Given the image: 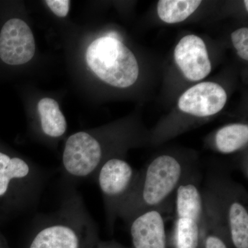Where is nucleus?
I'll use <instances>...</instances> for the list:
<instances>
[{
	"instance_id": "obj_11",
	"label": "nucleus",
	"mask_w": 248,
	"mask_h": 248,
	"mask_svg": "<svg viewBox=\"0 0 248 248\" xmlns=\"http://www.w3.org/2000/svg\"><path fill=\"white\" fill-rule=\"evenodd\" d=\"M227 94L220 85L202 82L186 91L179 98L178 106L186 113L198 117L218 113L227 102Z\"/></svg>"
},
{
	"instance_id": "obj_18",
	"label": "nucleus",
	"mask_w": 248,
	"mask_h": 248,
	"mask_svg": "<svg viewBox=\"0 0 248 248\" xmlns=\"http://www.w3.org/2000/svg\"><path fill=\"white\" fill-rule=\"evenodd\" d=\"M70 1L67 0H47L46 3L50 10L60 17H66L69 11Z\"/></svg>"
},
{
	"instance_id": "obj_19",
	"label": "nucleus",
	"mask_w": 248,
	"mask_h": 248,
	"mask_svg": "<svg viewBox=\"0 0 248 248\" xmlns=\"http://www.w3.org/2000/svg\"><path fill=\"white\" fill-rule=\"evenodd\" d=\"M94 248H125L122 247V246H120L119 244H113V243H110V244H97Z\"/></svg>"
},
{
	"instance_id": "obj_2",
	"label": "nucleus",
	"mask_w": 248,
	"mask_h": 248,
	"mask_svg": "<svg viewBox=\"0 0 248 248\" xmlns=\"http://www.w3.org/2000/svg\"><path fill=\"white\" fill-rule=\"evenodd\" d=\"M38 226L29 248H94L97 245V226L77 194L66 197L60 208Z\"/></svg>"
},
{
	"instance_id": "obj_4",
	"label": "nucleus",
	"mask_w": 248,
	"mask_h": 248,
	"mask_svg": "<svg viewBox=\"0 0 248 248\" xmlns=\"http://www.w3.org/2000/svg\"><path fill=\"white\" fill-rule=\"evenodd\" d=\"M43 184L40 169L24 158L0 151V208L25 211L38 200Z\"/></svg>"
},
{
	"instance_id": "obj_9",
	"label": "nucleus",
	"mask_w": 248,
	"mask_h": 248,
	"mask_svg": "<svg viewBox=\"0 0 248 248\" xmlns=\"http://www.w3.org/2000/svg\"><path fill=\"white\" fill-rule=\"evenodd\" d=\"M35 53V38L27 23L17 18L5 23L0 32V59L9 65H21Z\"/></svg>"
},
{
	"instance_id": "obj_12",
	"label": "nucleus",
	"mask_w": 248,
	"mask_h": 248,
	"mask_svg": "<svg viewBox=\"0 0 248 248\" xmlns=\"http://www.w3.org/2000/svg\"><path fill=\"white\" fill-rule=\"evenodd\" d=\"M174 59L184 76L191 81L206 78L212 70L206 46L198 36H185L174 50Z\"/></svg>"
},
{
	"instance_id": "obj_5",
	"label": "nucleus",
	"mask_w": 248,
	"mask_h": 248,
	"mask_svg": "<svg viewBox=\"0 0 248 248\" xmlns=\"http://www.w3.org/2000/svg\"><path fill=\"white\" fill-rule=\"evenodd\" d=\"M86 58L94 74L111 86L127 88L138 79V61L121 40L107 35L99 37L89 46Z\"/></svg>"
},
{
	"instance_id": "obj_13",
	"label": "nucleus",
	"mask_w": 248,
	"mask_h": 248,
	"mask_svg": "<svg viewBox=\"0 0 248 248\" xmlns=\"http://www.w3.org/2000/svg\"><path fill=\"white\" fill-rule=\"evenodd\" d=\"M40 126L42 132L51 138H58L64 135L67 122L58 103L51 98L45 97L38 103Z\"/></svg>"
},
{
	"instance_id": "obj_14",
	"label": "nucleus",
	"mask_w": 248,
	"mask_h": 248,
	"mask_svg": "<svg viewBox=\"0 0 248 248\" xmlns=\"http://www.w3.org/2000/svg\"><path fill=\"white\" fill-rule=\"evenodd\" d=\"M248 125L234 124L226 125L217 132L215 146L217 151L223 154H231L241 151L247 146Z\"/></svg>"
},
{
	"instance_id": "obj_1",
	"label": "nucleus",
	"mask_w": 248,
	"mask_h": 248,
	"mask_svg": "<svg viewBox=\"0 0 248 248\" xmlns=\"http://www.w3.org/2000/svg\"><path fill=\"white\" fill-rule=\"evenodd\" d=\"M195 170L174 155L156 156L140 171L136 185L121 207L118 218L126 222L147 210L163 211L182 181Z\"/></svg>"
},
{
	"instance_id": "obj_10",
	"label": "nucleus",
	"mask_w": 248,
	"mask_h": 248,
	"mask_svg": "<svg viewBox=\"0 0 248 248\" xmlns=\"http://www.w3.org/2000/svg\"><path fill=\"white\" fill-rule=\"evenodd\" d=\"M125 223L129 226L132 248H172L161 210H147Z\"/></svg>"
},
{
	"instance_id": "obj_6",
	"label": "nucleus",
	"mask_w": 248,
	"mask_h": 248,
	"mask_svg": "<svg viewBox=\"0 0 248 248\" xmlns=\"http://www.w3.org/2000/svg\"><path fill=\"white\" fill-rule=\"evenodd\" d=\"M140 171L125 160L113 157L107 160L97 171L95 177L102 193L108 226L113 228L122 205L136 185Z\"/></svg>"
},
{
	"instance_id": "obj_15",
	"label": "nucleus",
	"mask_w": 248,
	"mask_h": 248,
	"mask_svg": "<svg viewBox=\"0 0 248 248\" xmlns=\"http://www.w3.org/2000/svg\"><path fill=\"white\" fill-rule=\"evenodd\" d=\"M201 3L200 0H160L158 16L169 24L183 22L195 12Z\"/></svg>"
},
{
	"instance_id": "obj_3",
	"label": "nucleus",
	"mask_w": 248,
	"mask_h": 248,
	"mask_svg": "<svg viewBox=\"0 0 248 248\" xmlns=\"http://www.w3.org/2000/svg\"><path fill=\"white\" fill-rule=\"evenodd\" d=\"M203 193L204 202L226 228L232 247L248 248L247 193L228 177H214Z\"/></svg>"
},
{
	"instance_id": "obj_8",
	"label": "nucleus",
	"mask_w": 248,
	"mask_h": 248,
	"mask_svg": "<svg viewBox=\"0 0 248 248\" xmlns=\"http://www.w3.org/2000/svg\"><path fill=\"white\" fill-rule=\"evenodd\" d=\"M175 215L172 248H203L206 230L203 201L194 196L179 197L175 200Z\"/></svg>"
},
{
	"instance_id": "obj_20",
	"label": "nucleus",
	"mask_w": 248,
	"mask_h": 248,
	"mask_svg": "<svg viewBox=\"0 0 248 248\" xmlns=\"http://www.w3.org/2000/svg\"><path fill=\"white\" fill-rule=\"evenodd\" d=\"M245 5L246 6V10L248 11V1H245Z\"/></svg>"
},
{
	"instance_id": "obj_7",
	"label": "nucleus",
	"mask_w": 248,
	"mask_h": 248,
	"mask_svg": "<svg viewBox=\"0 0 248 248\" xmlns=\"http://www.w3.org/2000/svg\"><path fill=\"white\" fill-rule=\"evenodd\" d=\"M102 142L87 132L71 135L65 143L62 155V167L65 175L73 180L95 177L107 160Z\"/></svg>"
},
{
	"instance_id": "obj_17",
	"label": "nucleus",
	"mask_w": 248,
	"mask_h": 248,
	"mask_svg": "<svg viewBox=\"0 0 248 248\" xmlns=\"http://www.w3.org/2000/svg\"><path fill=\"white\" fill-rule=\"evenodd\" d=\"M232 42L243 60H248V29L242 28L234 31L231 35Z\"/></svg>"
},
{
	"instance_id": "obj_16",
	"label": "nucleus",
	"mask_w": 248,
	"mask_h": 248,
	"mask_svg": "<svg viewBox=\"0 0 248 248\" xmlns=\"http://www.w3.org/2000/svg\"><path fill=\"white\" fill-rule=\"evenodd\" d=\"M206 230L203 239V248H231L229 236L215 212L205 203Z\"/></svg>"
}]
</instances>
